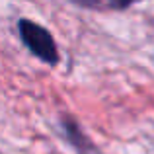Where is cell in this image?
Listing matches in <instances>:
<instances>
[{
    "mask_svg": "<svg viewBox=\"0 0 154 154\" xmlns=\"http://www.w3.org/2000/svg\"><path fill=\"white\" fill-rule=\"evenodd\" d=\"M18 29H20L23 43L29 47V51L35 57H39L41 60H45L49 64H55L59 60V51H57L55 39L51 37V33L45 27L29 22V20H20Z\"/></svg>",
    "mask_w": 154,
    "mask_h": 154,
    "instance_id": "1",
    "label": "cell"
},
{
    "mask_svg": "<svg viewBox=\"0 0 154 154\" xmlns=\"http://www.w3.org/2000/svg\"><path fill=\"white\" fill-rule=\"evenodd\" d=\"M111 2H113V6H117V8H125V6H129V4L137 2V0H111Z\"/></svg>",
    "mask_w": 154,
    "mask_h": 154,
    "instance_id": "2",
    "label": "cell"
},
{
    "mask_svg": "<svg viewBox=\"0 0 154 154\" xmlns=\"http://www.w3.org/2000/svg\"><path fill=\"white\" fill-rule=\"evenodd\" d=\"M78 4H82V6H96V4L100 2V0H76Z\"/></svg>",
    "mask_w": 154,
    "mask_h": 154,
    "instance_id": "3",
    "label": "cell"
}]
</instances>
